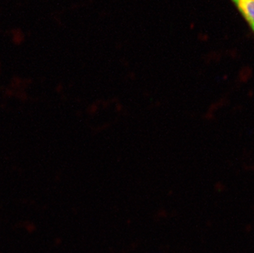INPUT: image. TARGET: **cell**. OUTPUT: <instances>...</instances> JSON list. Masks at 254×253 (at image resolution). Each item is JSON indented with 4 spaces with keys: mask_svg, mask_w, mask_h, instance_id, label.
I'll use <instances>...</instances> for the list:
<instances>
[{
    "mask_svg": "<svg viewBox=\"0 0 254 253\" xmlns=\"http://www.w3.org/2000/svg\"><path fill=\"white\" fill-rule=\"evenodd\" d=\"M254 35V0H230Z\"/></svg>",
    "mask_w": 254,
    "mask_h": 253,
    "instance_id": "6da1fadb",
    "label": "cell"
}]
</instances>
